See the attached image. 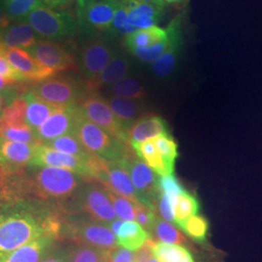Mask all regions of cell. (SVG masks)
Masks as SVG:
<instances>
[{
    "instance_id": "obj_22",
    "label": "cell",
    "mask_w": 262,
    "mask_h": 262,
    "mask_svg": "<svg viewBox=\"0 0 262 262\" xmlns=\"http://www.w3.org/2000/svg\"><path fill=\"white\" fill-rule=\"evenodd\" d=\"M129 59L123 55L116 54L103 70L93 80H84L89 91L97 92L104 86H110L117 81L124 78L130 71Z\"/></svg>"
},
{
    "instance_id": "obj_47",
    "label": "cell",
    "mask_w": 262,
    "mask_h": 262,
    "mask_svg": "<svg viewBox=\"0 0 262 262\" xmlns=\"http://www.w3.org/2000/svg\"><path fill=\"white\" fill-rule=\"evenodd\" d=\"M16 88L5 90V91H0V117L4 111V109L19 96V92L16 91Z\"/></svg>"
},
{
    "instance_id": "obj_36",
    "label": "cell",
    "mask_w": 262,
    "mask_h": 262,
    "mask_svg": "<svg viewBox=\"0 0 262 262\" xmlns=\"http://www.w3.org/2000/svg\"><path fill=\"white\" fill-rule=\"evenodd\" d=\"M159 155L172 172H174L176 159L178 158V146L168 134H163L152 139Z\"/></svg>"
},
{
    "instance_id": "obj_3",
    "label": "cell",
    "mask_w": 262,
    "mask_h": 262,
    "mask_svg": "<svg viewBox=\"0 0 262 262\" xmlns=\"http://www.w3.org/2000/svg\"><path fill=\"white\" fill-rule=\"evenodd\" d=\"M58 206L62 214L84 215L107 226L118 219L106 188L94 180L85 181L74 196Z\"/></svg>"
},
{
    "instance_id": "obj_21",
    "label": "cell",
    "mask_w": 262,
    "mask_h": 262,
    "mask_svg": "<svg viewBox=\"0 0 262 262\" xmlns=\"http://www.w3.org/2000/svg\"><path fill=\"white\" fill-rule=\"evenodd\" d=\"M163 134H168L167 123L159 116H142L126 132V142L131 145L151 140Z\"/></svg>"
},
{
    "instance_id": "obj_40",
    "label": "cell",
    "mask_w": 262,
    "mask_h": 262,
    "mask_svg": "<svg viewBox=\"0 0 262 262\" xmlns=\"http://www.w3.org/2000/svg\"><path fill=\"white\" fill-rule=\"evenodd\" d=\"M158 188H159V191L163 192L170 198L174 206L179 195L186 191L178 180L173 175L159 176L158 178Z\"/></svg>"
},
{
    "instance_id": "obj_2",
    "label": "cell",
    "mask_w": 262,
    "mask_h": 262,
    "mask_svg": "<svg viewBox=\"0 0 262 262\" xmlns=\"http://www.w3.org/2000/svg\"><path fill=\"white\" fill-rule=\"evenodd\" d=\"M88 180L67 169L28 166L23 172L2 180L1 183L10 201L36 199L61 204L74 196Z\"/></svg>"
},
{
    "instance_id": "obj_38",
    "label": "cell",
    "mask_w": 262,
    "mask_h": 262,
    "mask_svg": "<svg viewBox=\"0 0 262 262\" xmlns=\"http://www.w3.org/2000/svg\"><path fill=\"white\" fill-rule=\"evenodd\" d=\"M179 227L194 241L199 243L206 242L209 224L204 216L193 215L179 225Z\"/></svg>"
},
{
    "instance_id": "obj_46",
    "label": "cell",
    "mask_w": 262,
    "mask_h": 262,
    "mask_svg": "<svg viewBox=\"0 0 262 262\" xmlns=\"http://www.w3.org/2000/svg\"><path fill=\"white\" fill-rule=\"evenodd\" d=\"M107 262H133V253L122 247H117L110 252Z\"/></svg>"
},
{
    "instance_id": "obj_9",
    "label": "cell",
    "mask_w": 262,
    "mask_h": 262,
    "mask_svg": "<svg viewBox=\"0 0 262 262\" xmlns=\"http://www.w3.org/2000/svg\"><path fill=\"white\" fill-rule=\"evenodd\" d=\"M119 162L127 171L138 201L156 212L159 188L155 172L137 157L132 148Z\"/></svg>"
},
{
    "instance_id": "obj_24",
    "label": "cell",
    "mask_w": 262,
    "mask_h": 262,
    "mask_svg": "<svg viewBox=\"0 0 262 262\" xmlns=\"http://www.w3.org/2000/svg\"><path fill=\"white\" fill-rule=\"evenodd\" d=\"M21 96L26 102L25 121L29 127L36 130L59 107L48 103L29 90H24Z\"/></svg>"
},
{
    "instance_id": "obj_12",
    "label": "cell",
    "mask_w": 262,
    "mask_h": 262,
    "mask_svg": "<svg viewBox=\"0 0 262 262\" xmlns=\"http://www.w3.org/2000/svg\"><path fill=\"white\" fill-rule=\"evenodd\" d=\"M0 138V181L10 178L28 168L38 146Z\"/></svg>"
},
{
    "instance_id": "obj_48",
    "label": "cell",
    "mask_w": 262,
    "mask_h": 262,
    "mask_svg": "<svg viewBox=\"0 0 262 262\" xmlns=\"http://www.w3.org/2000/svg\"><path fill=\"white\" fill-rule=\"evenodd\" d=\"M76 0H43L44 4L55 9H64L66 7L73 4Z\"/></svg>"
},
{
    "instance_id": "obj_35",
    "label": "cell",
    "mask_w": 262,
    "mask_h": 262,
    "mask_svg": "<svg viewBox=\"0 0 262 262\" xmlns=\"http://www.w3.org/2000/svg\"><path fill=\"white\" fill-rule=\"evenodd\" d=\"M199 207L196 197L187 193V191L180 194L174 206L175 224L179 226L187 219L197 215Z\"/></svg>"
},
{
    "instance_id": "obj_53",
    "label": "cell",
    "mask_w": 262,
    "mask_h": 262,
    "mask_svg": "<svg viewBox=\"0 0 262 262\" xmlns=\"http://www.w3.org/2000/svg\"><path fill=\"white\" fill-rule=\"evenodd\" d=\"M149 262H159V261H158V259H157V258H154V259H152V260H150V261H149Z\"/></svg>"
},
{
    "instance_id": "obj_1",
    "label": "cell",
    "mask_w": 262,
    "mask_h": 262,
    "mask_svg": "<svg viewBox=\"0 0 262 262\" xmlns=\"http://www.w3.org/2000/svg\"><path fill=\"white\" fill-rule=\"evenodd\" d=\"M62 212L58 204L15 199L0 206V258L42 236L59 240Z\"/></svg>"
},
{
    "instance_id": "obj_16",
    "label": "cell",
    "mask_w": 262,
    "mask_h": 262,
    "mask_svg": "<svg viewBox=\"0 0 262 262\" xmlns=\"http://www.w3.org/2000/svg\"><path fill=\"white\" fill-rule=\"evenodd\" d=\"M0 53L6 57L14 69L23 76L28 84H36L56 75V72L40 64L28 51L24 49L4 47L0 45Z\"/></svg>"
},
{
    "instance_id": "obj_10",
    "label": "cell",
    "mask_w": 262,
    "mask_h": 262,
    "mask_svg": "<svg viewBox=\"0 0 262 262\" xmlns=\"http://www.w3.org/2000/svg\"><path fill=\"white\" fill-rule=\"evenodd\" d=\"M77 106L88 121L98 125L113 137L126 142L125 131L113 114L107 99L101 94L94 91H88Z\"/></svg>"
},
{
    "instance_id": "obj_7",
    "label": "cell",
    "mask_w": 262,
    "mask_h": 262,
    "mask_svg": "<svg viewBox=\"0 0 262 262\" xmlns=\"http://www.w3.org/2000/svg\"><path fill=\"white\" fill-rule=\"evenodd\" d=\"M38 97L56 107L77 105L89 90L84 81L71 76H52L28 89Z\"/></svg>"
},
{
    "instance_id": "obj_31",
    "label": "cell",
    "mask_w": 262,
    "mask_h": 262,
    "mask_svg": "<svg viewBox=\"0 0 262 262\" xmlns=\"http://www.w3.org/2000/svg\"><path fill=\"white\" fill-rule=\"evenodd\" d=\"M0 138L28 144H42L35 130L27 123H6L0 122Z\"/></svg>"
},
{
    "instance_id": "obj_34",
    "label": "cell",
    "mask_w": 262,
    "mask_h": 262,
    "mask_svg": "<svg viewBox=\"0 0 262 262\" xmlns=\"http://www.w3.org/2000/svg\"><path fill=\"white\" fill-rule=\"evenodd\" d=\"M10 20H24L32 10L45 5L43 0H2Z\"/></svg>"
},
{
    "instance_id": "obj_26",
    "label": "cell",
    "mask_w": 262,
    "mask_h": 262,
    "mask_svg": "<svg viewBox=\"0 0 262 262\" xmlns=\"http://www.w3.org/2000/svg\"><path fill=\"white\" fill-rule=\"evenodd\" d=\"M106 99L113 114L118 122L122 124L125 133L131 125L142 117L143 105L139 102V100L126 99L115 95H110Z\"/></svg>"
},
{
    "instance_id": "obj_45",
    "label": "cell",
    "mask_w": 262,
    "mask_h": 262,
    "mask_svg": "<svg viewBox=\"0 0 262 262\" xmlns=\"http://www.w3.org/2000/svg\"><path fill=\"white\" fill-rule=\"evenodd\" d=\"M0 75L10 79L16 83L20 84H27L28 83L25 81L23 76L17 72L14 67L10 64L6 57L0 53Z\"/></svg>"
},
{
    "instance_id": "obj_4",
    "label": "cell",
    "mask_w": 262,
    "mask_h": 262,
    "mask_svg": "<svg viewBox=\"0 0 262 262\" xmlns=\"http://www.w3.org/2000/svg\"><path fill=\"white\" fill-rule=\"evenodd\" d=\"M61 240L105 251L119 247L116 235L107 225L81 215L62 214L59 231Z\"/></svg>"
},
{
    "instance_id": "obj_39",
    "label": "cell",
    "mask_w": 262,
    "mask_h": 262,
    "mask_svg": "<svg viewBox=\"0 0 262 262\" xmlns=\"http://www.w3.org/2000/svg\"><path fill=\"white\" fill-rule=\"evenodd\" d=\"M108 196L110 198L112 202L115 213L117 215L118 219H121L122 221H134L135 220V213H134V203L121 196L117 193H115L111 189L105 187Z\"/></svg>"
},
{
    "instance_id": "obj_32",
    "label": "cell",
    "mask_w": 262,
    "mask_h": 262,
    "mask_svg": "<svg viewBox=\"0 0 262 262\" xmlns=\"http://www.w3.org/2000/svg\"><path fill=\"white\" fill-rule=\"evenodd\" d=\"M111 95L119 96L132 100H143L147 97V93L144 86L134 78L124 77L109 86Z\"/></svg>"
},
{
    "instance_id": "obj_51",
    "label": "cell",
    "mask_w": 262,
    "mask_h": 262,
    "mask_svg": "<svg viewBox=\"0 0 262 262\" xmlns=\"http://www.w3.org/2000/svg\"><path fill=\"white\" fill-rule=\"evenodd\" d=\"M8 201H10V200L8 199L7 194H6V192H5V189H4V187H3V185H2V183H1V181H0V206H2L3 204H5V203L8 202Z\"/></svg>"
},
{
    "instance_id": "obj_18",
    "label": "cell",
    "mask_w": 262,
    "mask_h": 262,
    "mask_svg": "<svg viewBox=\"0 0 262 262\" xmlns=\"http://www.w3.org/2000/svg\"><path fill=\"white\" fill-rule=\"evenodd\" d=\"M79 113L77 105L59 107L35 130L39 141L44 144L59 136L73 133Z\"/></svg>"
},
{
    "instance_id": "obj_42",
    "label": "cell",
    "mask_w": 262,
    "mask_h": 262,
    "mask_svg": "<svg viewBox=\"0 0 262 262\" xmlns=\"http://www.w3.org/2000/svg\"><path fill=\"white\" fill-rule=\"evenodd\" d=\"M156 210L159 211V215L162 216V219L164 221L175 224L174 204L170 200V198L161 191H159V193H158Z\"/></svg>"
},
{
    "instance_id": "obj_5",
    "label": "cell",
    "mask_w": 262,
    "mask_h": 262,
    "mask_svg": "<svg viewBox=\"0 0 262 262\" xmlns=\"http://www.w3.org/2000/svg\"><path fill=\"white\" fill-rule=\"evenodd\" d=\"M24 20L33 28L38 38L46 41L72 39L79 31L76 14L70 10L42 5L32 10Z\"/></svg>"
},
{
    "instance_id": "obj_25",
    "label": "cell",
    "mask_w": 262,
    "mask_h": 262,
    "mask_svg": "<svg viewBox=\"0 0 262 262\" xmlns=\"http://www.w3.org/2000/svg\"><path fill=\"white\" fill-rule=\"evenodd\" d=\"M167 39V29L155 26L151 28L138 29L127 35L124 39V45L130 52L146 51L166 42Z\"/></svg>"
},
{
    "instance_id": "obj_27",
    "label": "cell",
    "mask_w": 262,
    "mask_h": 262,
    "mask_svg": "<svg viewBox=\"0 0 262 262\" xmlns=\"http://www.w3.org/2000/svg\"><path fill=\"white\" fill-rule=\"evenodd\" d=\"M115 235L118 246L129 251H136L150 238V234L133 221H122Z\"/></svg>"
},
{
    "instance_id": "obj_44",
    "label": "cell",
    "mask_w": 262,
    "mask_h": 262,
    "mask_svg": "<svg viewBox=\"0 0 262 262\" xmlns=\"http://www.w3.org/2000/svg\"><path fill=\"white\" fill-rule=\"evenodd\" d=\"M156 241L149 238L145 243L141 246L139 249L133 253V262H149L156 258L155 256V245Z\"/></svg>"
},
{
    "instance_id": "obj_33",
    "label": "cell",
    "mask_w": 262,
    "mask_h": 262,
    "mask_svg": "<svg viewBox=\"0 0 262 262\" xmlns=\"http://www.w3.org/2000/svg\"><path fill=\"white\" fill-rule=\"evenodd\" d=\"M154 251L159 262H194L191 253L180 245L156 243Z\"/></svg>"
},
{
    "instance_id": "obj_29",
    "label": "cell",
    "mask_w": 262,
    "mask_h": 262,
    "mask_svg": "<svg viewBox=\"0 0 262 262\" xmlns=\"http://www.w3.org/2000/svg\"><path fill=\"white\" fill-rule=\"evenodd\" d=\"M43 145L47 146L49 148H52L54 150H59V151H62L66 154L76 156V157H79V158L85 159V160H92L95 158L94 155H92L89 150L84 148L73 133L59 136L54 140L44 143Z\"/></svg>"
},
{
    "instance_id": "obj_14",
    "label": "cell",
    "mask_w": 262,
    "mask_h": 262,
    "mask_svg": "<svg viewBox=\"0 0 262 262\" xmlns=\"http://www.w3.org/2000/svg\"><path fill=\"white\" fill-rule=\"evenodd\" d=\"M28 52L40 64L56 73L78 69L73 54L55 41L40 40L34 46L28 49Z\"/></svg>"
},
{
    "instance_id": "obj_28",
    "label": "cell",
    "mask_w": 262,
    "mask_h": 262,
    "mask_svg": "<svg viewBox=\"0 0 262 262\" xmlns=\"http://www.w3.org/2000/svg\"><path fill=\"white\" fill-rule=\"evenodd\" d=\"M130 146L137 157L155 173L159 174V176L173 175L174 172H172L165 164L164 160L159 155V150H157L152 139L142 143H134L131 144Z\"/></svg>"
},
{
    "instance_id": "obj_6",
    "label": "cell",
    "mask_w": 262,
    "mask_h": 262,
    "mask_svg": "<svg viewBox=\"0 0 262 262\" xmlns=\"http://www.w3.org/2000/svg\"><path fill=\"white\" fill-rule=\"evenodd\" d=\"M73 134L94 157L108 161H121L130 150L128 143L119 140L88 121L81 113L76 121Z\"/></svg>"
},
{
    "instance_id": "obj_52",
    "label": "cell",
    "mask_w": 262,
    "mask_h": 262,
    "mask_svg": "<svg viewBox=\"0 0 262 262\" xmlns=\"http://www.w3.org/2000/svg\"><path fill=\"white\" fill-rule=\"evenodd\" d=\"M157 1L165 4V3H177V2H181L183 0H157Z\"/></svg>"
},
{
    "instance_id": "obj_8",
    "label": "cell",
    "mask_w": 262,
    "mask_h": 262,
    "mask_svg": "<svg viewBox=\"0 0 262 262\" xmlns=\"http://www.w3.org/2000/svg\"><path fill=\"white\" fill-rule=\"evenodd\" d=\"M120 0H76L79 30L88 34L109 32Z\"/></svg>"
},
{
    "instance_id": "obj_11",
    "label": "cell",
    "mask_w": 262,
    "mask_h": 262,
    "mask_svg": "<svg viewBox=\"0 0 262 262\" xmlns=\"http://www.w3.org/2000/svg\"><path fill=\"white\" fill-rule=\"evenodd\" d=\"M98 160L99 158L97 157H95L92 160H85L76 156L54 150L41 144L38 146L35 156L31 159L28 166H52L67 169L83 176L85 179L94 180V169Z\"/></svg>"
},
{
    "instance_id": "obj_19",
    "label": "cell",
    "mask_w": 262,
    "mask_h": 262,
    "mask_svg": "<svg viewBox=\"0 0 262 262\" xmlns=\"http://www.w3.org/2000/svg\"><path fill=\"white\" fill-rule=\"evenodd\" d=\"M59 241L56 236L46 235L21 246L0 258V262H41Z\"/></svg>"
},
{
    "instance_id": "obj_20",
    "label": "cell",
    "mask_w": 262,
    "mask_h": 262,
    "mask_svg": "<svg viewBox=\"0 0 262 262\" xmlns=\"http://www.w3.org/2000/svg\"><path fill=\"white\" fill-rule=\"evenodd\" d=\"M163 5L157 0H128V23L137 30L155 27Z\"/></svg>"
},
{
    "instance_id": "obj_49",
    "label": "cell",
    "mask_w": 262,
    "mask_h": 262,
    "mask_svg": "<svg viewBox=\"0 0 262 262\" xmlns=\"http://www.w3.org/2000/svg\"><path fill=\"white\" fill-rule=\"evenodd\" d=\"M10 24H11V20H10L7 14H6V11L4 8L2 0H0V32L4 28H7Z\"/></svg>"
},
{
    "instance_id": "obj_30",
    "label": "cell",
    "mask_w": 262,
    "mask_h": 262,
    "mask_svg": "<svg viewBox=\"0 0 262 262\" xmlns=\"http://www.w3.org/2000/svg\"><path fill=\"white\" fill-rule=\"evenodd\" d=\"M150 234L152 235V240L157 243L172 244L180 246L187 243L186 236L178 228H176L171 223L159 217H157Z\"/></svg>"
},
{
    "instance_id": "obj_41",
    "label": "cell",
    "mask_w": 262,
    "mask_h": 262,
    "mask_svg": "<svg viewBox=\"0 0 262 262\" xmlns=\"http://www.w3.org/2000/svg\"><path fill=\"white\" fill-rule=\"evenodd\" d=\"M134 213L135 219L137 221L136 223L140 225L150 234L151 228L157 220L156 212L149 207L138 202L134 204Z\"/></svg>"
},
{
    "instance_id": "obj_37",
    "label": "cell",
    "mask_w": 262,
    "mask_h": 262,
    "mask_svg": "<svg viewBox=\"0 0 262 262\" xmlns=\"http://www.w3.org/2000/svg\"><path fill=\"white\" fill-rule=\"evenodd\" d=\"M111 251L83 245H72L70 262H107Z\"/></svg>"
},
{
    "instance_id": "obj_15",
    "label": "cell",
    "mask_w": 262,
    "mask_h": 262,
    "mask_svg": "<svg viewBox=\"0 0 262 262\" xmlns=\"http://www.w3.org/2000/svg\"><path fill=\"white\" fill-rule=\"evenodd\" d=\"M115 55L114 48L105 40L94 38L86 41L79 53V64L85 80L94 79Z\"/></svg>"
},
{
    "instance_id": "obj_17",
    "label": "cell",
    "mask_w": 262,
    "mask_h": 262,
    "mask_svg": "<svg viewBox=\"0 0 262 262\" xmlns=\"http://www.w3.org/2000/svg\"><path fill=\"white\" fill-rule=\"evenodd\" d=\"M183 14L173 19L168 26V44L159 58L152 62L151 71L159 78L170 75L177 66L179 56L183 47Z\"/></svg>"
},
{
    "instance_id": "obj_13",
    "label": "cell",
    "mask_w": 262,
    "mask_h": 262,
    "mask_svg": "<svg viewBox=\"0 0 262 262\" xmlns=\"http://www.w3.org/2000/svg\"><path fill=\"white\" fill-rule=\"evenodd\" d=\"M94 180L134 204L139 202L130 177L120 162L99 159L94 169Z\"/></svg>"
},
{
    "instance_id": "obj_50",
    "label": "cell",
    "mask_w": 262,
    "mask_h": 262,
    "mask_svg": "<svg viewBox=\"0 0 262 262\" xmlns=\"http://www.w3.org/2000/svg\"><path fill=\"white\" fill-rule=\"evenodd\" d=\"M21 85L20 84H18L10 79H7L2 75H0V91H5V90H9V89H13L16 86Z\"/></svg>"
},
{
    "instance_id": "obj_23",
    "label": "cell",
    "mask_w": 262,
    "mask_h": 262,
    "mask_svg": "<svg viewBox=\"0 0 262 262\" xmlns=\"http://www.w3.org/2000/svg\"><path fill=\"white\" fill-rule=\"evenodd\" d=\"M38 36L26 20L10 24L0 32V45L28 50L37 43Z\"/></svg>"
},
{
    "instance_id": "obj_43",
    "label": "cell",
    "mask_w": 262,
    "mask_h": 262,
    "mask_svg": "<svg viewBox=\"0 0 262 262\" xmlns=\"http://www.w3.org/2000/svg\"><path fill=\"white\" fill-rule=\"evenodd\" d=\"M72 245L56 246L48 253L41 262H70L71 261Z\"/></svg>"
}]
</instances>
